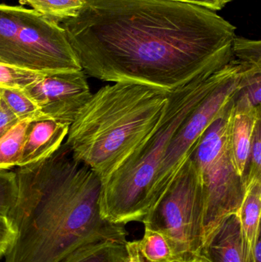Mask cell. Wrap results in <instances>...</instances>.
I'll return each instance as SVG.
<instances>
[{
    "label": "cell",
    "mask_w": 261,
    "mask_h": 262,
    "mask_svg": "<svg viewBox=\"0 0 261 262\" xmlns=\"http://www.w3.org/2000/svg\"><path fill=\"white\" fill-rule=\"evenodd\" d=\"M16 229L10 219L0 215V258H4L15 241Z\"/></svg>",
    "instance_id": "obj_23"
},
{
    "label": "cell",
    "mask_w": 261,
    "mask_h": 262,
    "mask_svg": "<svg viewBox=\"0 0 261 262\" xmlns=\"http://www.w3.org/2000/svg\"><path fill=\"white\" fill-rule=\"evenodd\" d=\"M260 118L261 107H255L240 89L228 118L227 139L233 164L243 180L253 133Z\"/></svg>",
    "instance_id": "obj_10"
},
{
    "label": "cell",
    "mask_w": 261,
    "mask_h": 262,
    "mask_svg": "<svg viewBox=\"0 0 261 262\" xmlns=\"http://www.w3.org/2000/svg\"><path fill=\"white\" fill-rule=\"evenodd\" d=\"M0 100L18 121L47 119L41 114L38 106L23 91L0 88Z\"/></svg>",
    "instance_id": "obj_17"
},
{
    "label": "cell",
    "mask_w": 261,
    "mask_h": 262,
    "mask_svg": "<svg viewBox=\"0 0 261 262\" xmlns=\"http://www.w3.org/2000/svg\"><path fill=\"white\" fill-rule=\"evenodd\" d=\"M125 244L116 242H98L83 246L62 262H124Z\"/></svg>",
    "instance_id": "obj_14"
},
{
    "label": "cell",
    "mask_w": 261,
    "mask_h": 262,
    "mask_svg": "<svg viewBox=\"0 0 261 262\" xmlns=\"http://www.w3.org/2000/svg\"><path fill=\"white\" fill-rule=\"evenodd\" d=\"M260 235L257 237L254 249V262H261Z\"/></svg>",
    "instance_id": "obj_27"
},
{
    "label": "cell",
    "mask_w": 261,
    "mask_h": 262,
    "mask_svg": "<svg viewBox=\"0 0 261 262\" xmlns=\"http://www.w3.org/2000/svg\"><path fill=\"white\" fill-rule=\"evenodd\" d=\"M23 92L38 106L44 118L70 125L92 95L83 70L46 74Z\"/></svg>",
    "instance_id": "obj_9"
},
{
    "label": "cell",
    "mask_w": 261,
    "mask_h": 262,
    "mask_svg": "<svg viewBox=\"0 0 261 262\" xmlns=\"http://www.w3.org/2000/svg\"><path fill=\"white\" fill-rule=\"evenodd\" d=\"M256 180H261V118L257 120L253 133L249 156L244 175L245 187Z\"/></svg>",
    "instance_id": "obj_21"
},
{
    "label": "cell",
    "mask_w": 261,
    "mask_h": 262,
    "mask_svg": "<svg viewBox=\"0 0 261 262\" xmlns=\"http://www.w3.org/2000/svg\"><path fill=\"white\" fill-rule=\"evenodd\" d=\"M0 62L41 72L82 70L58 21L6 4H0Z\"/></svg>",
    "instance_id": "obj_5"
},
{
    "label": "cell",
    "mask_w": 261,
    "mask_h": 262,
    "mask_svg": "<svg viewBox=\"0 0 261 262\" xmlns=\"http://www.w3.org/2000/svg\"><path fill=\"white\" fill-rule=\"evenodd\" d=\"M139 250L148 262H175L171 249L163 235L145 229L142 239L138 240Z\"/></svg>",
    "instance_id": "obj_20"
},
{
    "label": "cell",
    "mask_w": 261,
    "mask_h": 262,
    "mask_svg": "<svg viewBox=\"0 0 261 262\" xmlns=\"http://www.w3.org/2000/svg\"><path fill=\"white\" fill-rule=\"evenodd\" d=\"M32 121H18L0 138V169L18 167L25 139Z\"/></svg>",
    "instance_id": "obj_15"
},
{
    "label": "cell",
    "mask_w": 261,
    "mask_h": 262,
    "mask_svg": "<svg viewBox=\"0 0 261 262\" xmlns=\"http://www.w3.org/2000/svg\"><path fill=\"white\" fill-rule=\"evenodd\" d=\"M18 121L16 117L8 108L5 103L0 100V138Z\"/></svg>",
    "instance_id": "obj_24"
},
{
    "label": "cell",
    "mask_w": 261,
    "mask_h": 262,
    "mask_svg": "<svg viewBox=\"0 0 261 262\" xmlns=\"http://www.w3.org/2000/svg\"><path fill=\"white\" fill-rule=\"evenodd\" d=\"M16 173L11 169H0V215L8 216L16 201Z\"/></svg>",
    "instance_id": "obj_22"
},
{
    "label": "cell",
    "mask_w": 261,
    "mask_h": 262,
    "mask_svg": "<svg viewBox=\"0 0 261 262\" xmlns=\"http://www.w3.org/2000/svg\"><path fill=\"white\" fill-rule=\"evenodd\" d=\"M168 95L167 91L135 83L104 86L78 111L64 143L77 161L104 180L153 132Z\"/></svg>",
    "instance_id": "obj_3"
},
{
    "label": "cell",
    "mask_w": 261,
    "mask_h": 262,
    "mask_svg": "<svg viewBox=\"0 0 261 262\" xmlns=\"http://www.w3.org/2000/svg\"><path fill=\"white\" fill-rule=\"evenodd\" d=\"M48 73L0 62V88L23 91Z\"/></svg>",
    "instance_id": "obj_19"
},
{
    "label": "cell",
    "mask_w": 261,
    "mask_h": 262,
    "mask_svg": "<svg viewBox=\"0 0 261 262\" xmlns=\"http://www.w3.org/2000/svg\"><path fill=\"white\" fill-rule=\"evenodd\" d=\"M233 57L248 73H261V42L237 36L232 46Z\"/></svg>",
    "instance_id": "obj_18"
},
{
    "label": "cell",
    "mask_w": 261,
    "mask_h": 262,
    "mask_svg": "<svg viewBox=\"0 0 261 262\" xmlns=\"http://www.w3.org/2000/svg\"><path fill=\"white\" fill-rule=\"evenodd\" d=\"M240 80L239 64L238 70L204 99L176 133L155 180L152 192L153 206L185 160L192 155L205 130L235 98L241 89Z\"/></svg>",
    "instance_id": "obj_8"
},
{
    "label": "cell",
    "mask_w": 261,
    "mask_h": 262,
    "mask_svg": "<svg viewBox=\"0 0 261 262\" xmlns=\"http://www.w3.org/2000/svg\"><path fill=\"white\" fill-rule=\"evenodd\" d=\"M208 262H254L245 244L237 214L226 217L203 249Z\"/></svg>",
    "instance_id": "obj_12"
},
{
    "label": "cell",
    "mask_w": 261,
    "mask_h": 262,
    "mask_svg": "<svg viewBox=\"0 0 261 262\" xmlns=\"http://www.w3.org/2000/svg\"><path fill=\"white\" fill-rule=\"evenodd\" d=\"M46 18L64 21L78 15L86 0H23Z\"/></svg>",
    "instance_id": "obj_16"
},
{
    "label": "cell",
    "mask_w": 261,
    "mask_h": 262,
    "mask_svg": "<svg viewBox=\"0 0 261 262\" xmlns=\"http://www.w3.org/2000/svg\"><path fill=\"white\" fill-rule=\"evenodd\" d=\"M234 98L205 130L191 155L202 186L204 246L223 220L238 214L246 192L227 139Z\"/></svg>",
    "instance_id": "obj_7"
},
{
    "label": "cell",
    "mask_w": 261,
    "mask_h": 262,
    "mask_svg": "<svg viewBox=\"0 0 261 262\" xmlns=\"http://www.w3.org/2000/svg\"><path fill=\"white\" fill-rule=\"evenodd\" d=\"M145 229L163 235L175 262H208L203 256V197L191 156L144 217Z\"/></svg>",
    "instance_id": "obj_6"
},
{
    "label": "cell",
    "mask_w": 261,
    "mask_h": 262,
    "mask_svg": "<svg viewBox=\"0 0 261 262\" xmlns=\"http://www.w3.org/2000/svg\"><path fill=\"white\" fill-rule=\"evenodd\" d=\"M15 172L18 195L8 217L17 234L4 262H62L87 245L127 243L124 225L101 216V179L65 143Z\"/></svg>",
    "instance_id": "obj_2"
},
{
    "label": "cell",
    "mask_w": 261,
    "mask_h": 262,
    "mask_svg": "<svg viewBox=\"0 0 261 262\" xmlns=\"http://www.w3.org/2000/svg\"><path fill=\"white\" fill-rule=\"evenodd\" d=\"M63 23L84 73L168 92L226 66L236 36L216 11L171 0H86Z\"/></svg>",
    "instance_id": "obj_1"
},
{
    "label": "cell",
    "mask_w": 261,
    "mask_h": 262,
    "mask_svg": "<svg viewBox=\"0 0 261 262\" xmlns=\"http://www.w3.org/2000/svg\"><path fill=\"white\" fill-rule=\"evenodd\" d=\"M261 180L251 182L246 189L238 216L245 244L254 260L256 239L260 235Z\"/></svg>",
    "instance_id": "obj_13"
},
{
    "label": "cell",
    "mask_w": 261,
    "mask_h": 262,
    "mask_svg": "<svg viewBox=\"0 0 261 262\" xmlns=\"http://www.w3.org/2000/svg\"><path fill=\"white\" fill-rule=\"evenodd\" d=\"M70 124L53 119L32 121L29 126L18 167L35 164L55 154L67 137Z\"/></svg>",
    "instance_id": "obj_11"
},
{
    "label": "cell",
    "mask_w": 261,
    "mask_h": 262,
    "mask_svg": "<svg viewBox=\"0 0 261 262\" xmlns=\"http://www.w3.org/2000/svg\"><path fill=\"white\" fill-rule=\"evenodd\" d=\"M239 67L232 58L216 72L202 74L169 92L162 118L153 132L114 172L101 180L103 219L124 226L143 221L153 206V185L173 137L204 99Z\"/></svg>",
    "instance_id": "obj_4"
},
{
    "label": "cell",
    "mask_w": 261,
    "mask_h": 262,
    "mask_svg": "<svg viewBox=\"0 0 261 262\" xmlns=\"http://www.w3.org/2000/svg\"><path fill=\"white\" fill-rule=\"evenodd\" d=\"M125 249L127 251V256L124 262H145L139 250L138 240L127 241Z\"/></svg>",
    "instance_id": "obj_25"
},
{
    "label": "cell",
    "mask_w": 261,
    "mask_h": 262,
    "mask_svg": "<svg viewBox=\"0 0 261 262\" xmlns=\"http://www.w3.org/2000/svg\"><path fill=\"white\" fill-rule=\"evenodd\" d=\"M171 1L199 5L217 12L223 9L231 0H171Z\"/></svg>",
    "instance_id": "obj_26"
}]
</instances>
